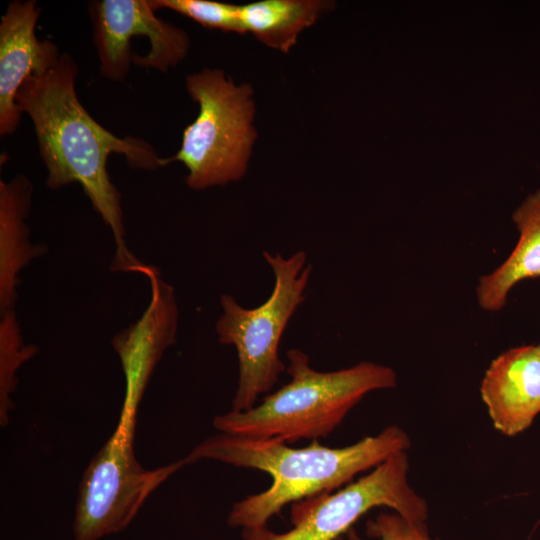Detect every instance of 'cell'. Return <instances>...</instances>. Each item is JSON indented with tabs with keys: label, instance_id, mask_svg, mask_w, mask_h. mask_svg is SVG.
I'll return each instance as SVG.
<instances>
[{
	"label": "cell",
	"instance_id": "8992f818",
	"mask_svg": "<svg viewBox=\"0 0 540 540\" xmlns=\"http://www.w3.org/2000/svg\"><path fill=\"white\" fill-rule=\"evenodd\" d=\"M136 413L121 409L116 429L95 454L79 484L75 540H100L123 531L164 481L187 465L185 458L145 469L134 453Z\"/></svg>",
	"mask_w": 540,
	"mask_h": 540
},
{
	"label": "cell",
	"instance_id": "2e32d148",
	"mask_svg": "<svg viewBox=\"0 0 540 540\" xmlns=\"http://www.w3.org/2000/svg\"><path fill=\"white\" fill-rule=\"evenodd\" d=\"M152 8L170 9L207 29L245 34L240 20V5L212 0H149Z\"/></svg>",
	"mask_w": 540,
	"mask_h": 540
},
{
	"label": "cell",
	"instance_id": "5b68a950",
	"mask_svg": "<svg viewBox=\"0 0 540 540\" xmlns=\"http://www.w3.org/2000/svg\"><path fill=\"white\" fill-rule=\"evenodd\" d=\"M274 274L270 297L256 308L242 307L233 296L222 294L215 330L218 341L235 347L239 377L232 401L233 411H245L258 397L272 390L286 367L279 356L281 337L289 320L305 299L312 265L305 251L288 258L263 252Z\"/></svg>",
	"mask_w": 540,
	"mask_h": 540
},
{
	"label": "cell",
	"instance_id": "7a4b0ae2",
	"mask_svg": "<svg viewBox=\"0 0 540 540\" xmlns=\"http://www.w3.org/2000/svg\"><path fill=\"white\" fill-rule=\"evenodd\" d=\"M408 434L389 425L375 436L341 448H330L314 440L304 448L287 443L218 433L196 445L184 458L188 464L202 459L268 473L271 486L233 504L227 523L232 528L266 526L268 520L288 503L331 493L357 474L374 469L393 454L407 451Z\"/></svg>",
	"mask_w": 540,
	"mask_h": 540
},
{
	"label": "cell",
	"instance_id": "e0dca14e",
	"mask_svg": "<svg viewBox=\"0 0 540 540\" xmlns=\"http://www.w3.org/2000/svg\"><path fill=\"white\" fill-rule=\"evenodd\" d=\"M366 532L377 540H436L430 537L426 523L409 521L394 511L367 521Z\"/></svg>",
	"mask_w": 540,
	"mask_h": 540
},
{
	"label": "cell",
	"instance_id": "52a82bcc",
	"mask_svg": "<svg viewBox=\"0 0 540 540\" xmlns=\"http://www.w3.org/2000/svg\"><path fill=\"white\" fill-rule=\"evenodd\" d=\"M408 472L407 451L397 452L335 493L295 502L290 530L275 533L266 526L242 529L240 540H336L375 507H387L409 521L426 523L427 503L410 485Z\"/></svg>",
	"mask_w": 540,
	"mask_h": 540
},
{
	"label": "cell",
	"instance_id": "277c9868",
	"mask_svg": "<svg viewBox=\"0 0 540 540\" xmlns=\"http://www.w3.org/2000/svg\"><path fill=\"white\" fill-rule=\"evenodd\" d=\"M185 86L199 113L184 129L178 152L162 158L163 166L183 163L186 184L193 190L241 180L257 139L252 86L235 84L223 70L213 68L187 75Z\"/></svg>",
	"mask_w": 540,
	"mask_h": 540
},
{
	"label": "cell",
	"instance_id": "9c48e42d",
	"mask_svg": "<svg viewBox=\"0 0 540 540\" xmlns=\"http://www.w3.org/2000/svg\"><path fill=\"white\" fill-rule=\"evenodd\" d=\"M141 274L150 282V302L136 322L112 339L125 379L122 409L133 413L154 368L175 342L179 318L174 288L161 279L159 270L146 264Z\"/></svg>",
	"mask_w": 540,
	"mask_h": 540
},
{
	"label": "cell",
	"instance_id": "7c38bea8",
	"mask_svg": "<svg viewBox=\"0 0 540 540\" xmlns=\"http://www.w3.org/2000/svg\"><path fill=\"white\" fill-rule=\"evenodd\" d=\"M33 186L23 174L0 181V312L13 310L21 271L46 252L43 244L30 241L26 223L32 205Z\"/></svg>",
	"mask_w": 540,
	"mask_h": 540
},
{
	"label": "cell",
	"instance_id": "ba28073f",
	"mask_svg": "<svg viewBox=\"0 0 540 540\" xmlns=\"http://www.w3.org/2000/svg\"><path fill=\"white\" fill-rule=\"evenodd\" d=\"M100 73L123 81L131 64L162 73L188 54L190 37L156 16L149 0H96L88 4Z\"/></svg>",
	"mask_w": 540,
	"mask_h": 540
},
{
	"label": "cell",
	"instance_id": "5bb4252c",
	"mask_svg": "<svg viewBox=\"0 0 540 540\" xmlns=\"http://www.w3.org/2000/svg\"><path fill=\"white\" fill-rule=\"evenodd\" d=\"M334 7L328 0H259L240 5V20L245 33L288 53L300 34Z\"/></svg>",
	"mask_w": 540,
	"mask_h": 540
},
{
	"label": "cell",
	"instance_id": "30bf717a",
	"mask_svg": "<svg viewBox=\"0 0 540 540\" xmlns=\"http://www.w3.org/2000/svg\"><path fill=\"white\" fill-rule=\"evenodd\" d=\"M41 13L36 0L10 2L0 22V135L14 133L21 121L16 96L31 75H42L59 63L62 54L49 40H38Z\"/></svg>",
	"mask_w": 540,
	"mask_h": 540
},
{
	"label": "cell",
	"instance_id": "6da1fadb",
	"mask_svg": "<svg viewBox=\"0 0 540 540\" xmlns=\"http://www.w3.org/2000/svg\"><path fill=\"white\" fill-rule=\"evenodd\" d=\"M77 75L75 60L62 53L56 67L23 82L16 102L33 122L48 171L47 187L56 190L79 183L113 235L112 271L140 273L146 264L127 247L121 194L108 174L107 161L111 153H119L134 169L155 170L163 166L162 158L146 141L117 137L96 122L78 98Z\"/></svg>",
	"mask_w": 540,
	"mask_h": 540
},
{
	"label": "cell",
	"instance_id": "3957f363",
	"mask_svg": "<svg viewBox=\"0 0 540 540\" xmlns=\"http://www.w3.org/2000/svg\"><path fill=\"white\" fill-rule=\"evenodd\" d=\"M287 358L291 379L286 385L248 410L215 416L213 426L219 432L248 438L314 441L333 432L366 394L397 384L391 367L370 361L320 372L300 349H290Z\"/></svg>",
	"mask_w": 540,
	"mask_h": 540
},
{
	"label": "cell",
	"instance_id": "ac0fdd59",
	"mask_svg": "<svg viewBox=\"0 0 540 540\" xmlns=\"http://www.w3.org/2000/svg\"><path fill=\"white\" fill-rule=\"evenodd\" d=\"M538 348H539V351H540V343L538 344Z\"/></svg>",
	"mask_w": 540,
	"mask_h": 540
},
{
	"label": "cell",
	"instance_id": "9a60e30c",
	"mask_svg": "<svg viewBox=\"0 0 540 540\" xmlns=\"http://www.w3.org/2000/svg\"><path fill=\"white\" fill-rule=\"evenodd\" d=\"M38 348L25 344L15 310L1 313L0 318V423L6 426L9 412L14 408L12 394L15 392L20 367L33 358Z\"/></svg>",
	"mask_w": 540,
	"mask_h": 540
},
{
	"label": "cell",
	"instance_id": "8fae6325",
	"mask_svg": "<svg viewBox=\"0 0 540 540\" xmlns=\"http://www.w3.org/2000/svg\"><path fill=\"white\" fill-rule=\"evenodd\" d=\"M480 394L498 432L511 437L528 429L540 414L538 345L513 347L493 359Z\"/></svg>",
	"mask_w": 540,
	"mask_h": 540
},
{
	"label": "cell",
	"instance_id": "4fadbf2b",
	"mask_svg": "<svg viewBox=\"0 0 540 540\" xmlns=\"http://www.w3.org/2000/svg\"><path fill=\"white\" fill-rule=\"evenodd\" d=\"M512 220L519 232L514 249L501 265L479 278L476 288L477 302L488 312L503 309L516 284L540 277V188L515 209Z\"/></svg>",
	"mask_w": 540,
	"mask_h": 540
}]
</instances>
